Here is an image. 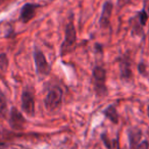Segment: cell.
I'll list each match as a JSON object with an SVG mask.
<instances>
[{"label": "cell", "mask_w": 149, "mask_h": 149, "mask_svg": "<svg viewBox=\"0 0 149 149\" xmlns=\"http://www.w3.org/2000/svg\"><path fill=\"white\" fill-rule=\"evenodd\" d=\"M106 81V70L102 66L96 65L92 70V84L95 93L98 96L107 95V88L105 85Z\"/></svg>", "instance_id": "cell-1"}, {"label": "cell", "mask_w": 149, "mask_h": 149, "mask_svg": "<svg viewBox=\"0 0 149 149\" xmlns=\"http://www.w3.org/2000/svg\"><path fill=\"white\" fill-rule=\"evenodd\" d=\"M72 15H70V22L68 23L65 27V32H64V40L62 42L61 46H60V55L64 56L70 52L74 48V44L77 42V32H76V28L72 23Z\"/></svg>", "instance_id": "cell-2"}, {"label": "cell", "mask_w": 149, "mask_h": 149, "mask_svg": "<svg viewBox=\"0 0 149 149\" xmlns=\"http://www.w3.org/2000/svg\"><path fill=\"white\" fill-rule=\"evenodd\" d=\"M62 97L63 92L59 86H53L48 91L45 99H44V105L48 111H55L59 109L62 104Z\"/></svg>", "instance_id": "cell-3"}, {"label": "cell", "mask_w": 149, "mask_h": 149, "mask_svg": "<svg viewBox=\"0 0 149 149\" xmlns=\"http://www.w3.org/2000/svg\"><path fill=\"white\" fill-rule=\"evenodd\" d=\"M34 61L36 65V72L39 77H46L50 74L51 66L46 59L44 53L39 48L34 49Z\"/></svg>", "instance_id": "cell-4"}, {"label": "cell", "mask_w": 149, "mask_h": 149, "mask_svg": "<svg viewBox=\"0 0 149 149\" xmlns=\"http://www.w3.org/2000/svg\"><path fill=\"white\" fill-rule=\"evenodd\" d=\"M22 109L28 116H35V96L29 88L24 89L22 93Z\"/></svg>", "instance_id": "cell-5"}, {"label": "cell", "mask_w": 149, "mask_h": 149, "mask_svg": "<svg viewBox=\"0 0 149 149\" xmlns=\"http://www.w3.org/2000/svg\"><path fill=\"white\" fill-rule=\"evenodd\" d=\"M9 126L13 130L15 131H22L26 126L27 120L25 116L22 114V112L17 109V107H11L10 112H9V118H8Z\"/></svg>", "instance_id": "cell-6"}, {"label": "cell", "mask_w": 149, "mask_h": 149, "mask_svg": "<svg viewBox=\"0 0 149 149\" xmlns=\"http://www.w3.org/2000/svg\"><path fill=\"white\" fill-rule=\"evenodd\" d=\"M118 65H120V78L123 81L125 82H130L133 80V72H132V63L129 57L124 56V57L120 58L118 60Z\"/></svg>", "instance_id": "cell-7"}, {"label": "cell", "mask_w": 149, "mask_h": 149, "mask_svg": "<svg viewBox=\"0 0 149 149\" xmlns=\"http://www.w3.org/2000/svg\"><path fill=\"white\" fill-rule=\"evenodd\" d=\"M112 9H113V4L110 0H107L103 3V6H102V11L101 15H100L99 19V26L102 29H106L108 28L110 24V17H111Z\"/></svg>", "instance_id": "cell-8"}, {"label": "cell", "mask_w": 149, "mask_h": 149, "mask_svg": "<svg viewBox=\"0 0 149 149\" xmlns=\"http://www.w3.org/2000/svg\"><path fill=\"white\" fill-rule=\"evenodd\" d=\"M39 7L38 4L34 3H26L21 9L19 13V21L24 24H28L30 21L34 19L36 15V9Z\"/></svg>", "instance_id": "cell-9"}, {"label": "cell", "mask_w": 149, "mask_h": 149, "mask_svg": "<svg viewBox=\"0 0 149 149\" xmlns=\"http://www.w3.org/2000/svg\"><path fill=\"white\" fill-rule=\"evenodd\" d=\"M128 138L129 143H130V148L131 149H136L139 143L142 140V132L140 129L133 127L128 130Z\"/></svg>", "instance_id": "cell-10"}, {"label": "cell", "mask_w": 149, "mask_h": 149, "mask_svg": "<svg viewBox=\"0 0 149 149\" xmlns=\"http://www.w3.org/2000/svg\"><path fill=\"white\" fill-rule=\"evenodd\" d=\"M103 114L105 116L106 118L112 122L114 125H118V111H116V107L113 105H109L103 110Z\"/></svg>", "instance_id": "cell-11"}, {"label": "cell", "mask_w": 149, "mask_h": 149, "mask_svg": "<svg viewBox=\"0 0 149 149\" xmlns=\"http://www.w3.org/2000/svg\"><path fill=\"white\" fill-rule=\"evenodd\" d=\"M8 68V57L5 53H0V74H4Z\"/></svg>", "instance_id": "cell-12"}, {"label": "cell", "mask_w": 149, "mask_h": 149, "mask_svg": "<svg viewBox=\"0 0 149 149\" xmlns=\"http://www.w3.org/2000/svg\"><path fill=\"white\" fill-rule=\"evenodd\" d=\"M7 113V101L5 96L0 92V116L5 118Z\"/></svg>", "instance_id": "cell-13"}, {"label": "cell", "mask_w": 149, "mask_h": 149, "mask_svg": "<svg viewBox=\"0 0 149 149\" xmlns=\"http://www.w3.org/2000/svg\"><path fill=\"white\" fill-rule=\"evenodd\" d=\"M136 19H138V23L140 24L141 27H143V26H145L147 23V19H148V13L145 10V8H143L142 10L138 13Z\"/></svg>", "instance_id": "cell-14"}, {"label": "cell", "mask_w": 149, "mask_h": 149, "mask_svg": "<svg viewBox=\"0 0 149 149\" xmlns=\"http://www.w3.org/2000/svg\"><path fill=\"white\" fill-rule=\"evenodd\" d=\"M101 140L103 141L104 145L107 147V149H112L114 146H116V144L118 143V139H114V140L110 141L109 139L106 137V134L101 135Z\"/></svg>", "instance_id": "cell-15"}, {"label": "cell", "mask_w": 149, "mask_h": 149, "mask_svg": "<svg viewBox=\"0 0 149 149\" xmlns=\"http://www.w3.org/2000/svg\"><path fill=\"white\" fill-rule=\"evenodd\" d=\"M136 149H149V142L147 140L142 141V142L139 143Z\"/></svg>", "instance_id": "cell-16"}, {"label": "cell", "mask_w": 149, "mask_h": 149, "mask_svg": "<svg viewBox=\"0 0 149 149\" xmlns=\"http://www.w3.org/2000/svg\"><path fill=\"white\" fill-rule=\"evenodd\" d=\"M145 64L143 63V62H141V63H139V65H138V70H139V72H141V74H146V72H145Z\"/></svg>", "instance_id": "cell-17"}, {"label": "cell", "mask_w": 149, "mask_h": 149, "mask_svg": "<svg viewBox=\"0 0 149 149\" xmlns=\"http://www.w3.org/2000/svg\"><path fill=\"white\" fill-rule=\"evenodd\" d=\"M131 0H120V5H123V4H126V3H128V2H130Z\"/></svg>", "instance_id": "cell-18"}, {"label": "cell", "mask_w": 149, "mask_h": 149, "mask_svg": "<svg viewBox=\"0 0 149 149\" xmlns=\"http://www.w3.org/2000/svg\"><path fill=\"white\" fill-rule=\"evenodd\" d=\"M3 145V142H2V139H1V133H0V146Z\"/></svg>", "instance_id": "cell-19"}, {"label": "cell", "mask_w": 149, "mask_h": 149, "mask_svg": "<svg viewBox=\"0 0 149 149\" xmlns=\"http://www.w3.org/2000/svg\"><path fill=\"white\" fill-rule=\"evenodd\" d=\"M147 116L149 118V103H148V106H147Z\"/></svg>", "instance_id": "cell-20"}, {"label": "cell", "mask_w": 149, "mask_h": 149, "mask_svg": "<svg viewBox=\"0 0 149 149\" xmlns=\"http://www.w3.org/2000/svg\"><path fill=\"white\" fill-rule=\"evenodd\" d=\"M147 135H148V137H149V127H148V129H147Z\"/></svg>", "instance_id": "cell-21"}, {"label": "cell", "mask_w": 149, "mask_h": 149, "mask_svg": "<svg viewBox=\"0 0 149 149\" xmlns=\"http://www.w3.org/2000/svg\"><path fill=\"white\" fill-rule=\"evenodd\" d=\"M4 1H6V0H0V4H1L2 2H4Z\"/></svg>", "instance_id": "cell-22"}, {"label": "cell", "mask_w": 149, "mask_h": 149, "mask_svg": "<svg viewBox=\"0 0 149 149\" xmlns=\"http://www.w3.org/2000/svg\"><path fill=\"white\" fill-rule=\"evenodd\" d=\"M116 149H120V148H118V143L116 144Z\"/></svg>", "instance_id": "cell-23"}]
</instances>
